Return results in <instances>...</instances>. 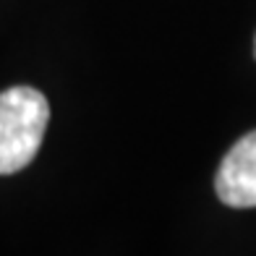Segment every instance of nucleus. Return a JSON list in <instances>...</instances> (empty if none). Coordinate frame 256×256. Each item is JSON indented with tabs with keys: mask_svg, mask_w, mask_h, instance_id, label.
I'll return each instance as SVG.
<instances>
[{
	"mask_svg": "<svg viewBox=\"0 0 256 256\" xmlns=\"http://www.w3.org/2000/svg\"><path fill=\"white\" fill-rule=\"evenodd\" d=\"M50 123V104L42 92L14 86L0 94V176L24 170L40 152Z\"/></svg>",
	"mask_w": 256,
	"mask_h": 256,
	"instance_id": "f257e3e1",
	"label": "nucleus"
},
{
	"mask_svg": "<svg viewBox=\"0 0 256 256\" xmlns=\"http://www.w3.org/2000/svg\"><path fill=\"white\" fill-rule=\"evenodd\" d=\"M220 202L232 209L256 206V131L238 138L214 176Z\"/></svg>",
	"mask_w": 256,
	"mask_h": 256,
	"instance_id": "f03ea898",
	"label": "nucleus"
},
{
	"mask_svg": "<svg viewBox=\"0 0 256 256\" xmlns=\"http://www.w3.org/2000/svg\"><path fill=\"white\" fill-rule=\"evenodd\" d=\"M254 48H256V42H254Z\"/></svg>",
	"mask_w": 256,
	"mask_h": 256,
	"instance_id": "7ed1b4c3",
	"label": "nucleus"
}]
</instances>
